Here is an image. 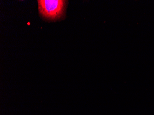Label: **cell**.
I'll list each match as a JSON object with an SVG mask.
<instances>
[{"label":"cell","instance_id":"cell-1","mask_svg":"<svg viewBox=\"0 0 154 115\" xmlns=\"http://www.w3.org/2000/svg\"><path fill=\"white\" fill-rule=\"evenodd\" d=\"M66 2L62 0L38 1L40 15L48 20H57L64 15Z\"/></svg>","mask_w":154,"mask_h":115}]
</instances>
